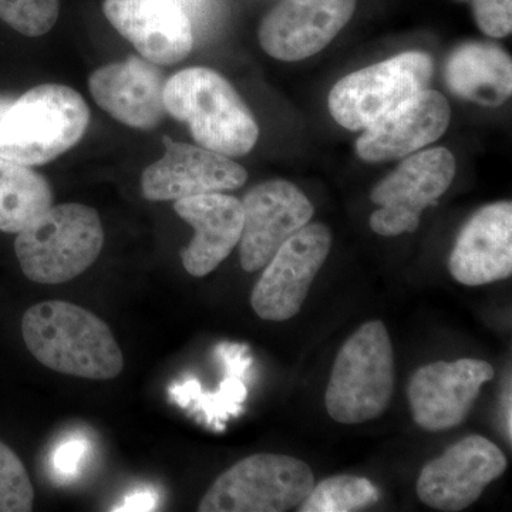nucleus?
Instances as JSON below:
<instances>
[{"mask_svg":"<svg viewBox=\"0 0 512 512\" xmlns=\"http://www.w3.org/2000/svg\"><path fill=\"white\" fill-rule=\"evenodd\" d=\"M474 18L481 32L505 37L512 30V0H473Z\"/></svg>","mask_w":512,"mask_h":512,"instance_id":"obj_25","label":"nucleus"},{"mask_svg":"<svg viewBox=\"0 0 512 512\" xmlns=\"http://www.w3.org/2000/svg\"><path fill=\"white\" fill-rule=\"evenodd\" d=\"M454 175L456 158L447 148L410 154L373 188L370 200L380 208L370 217V227L382 237L416 231L421 212L439 201Z\"/></svg>","mask_w":512,"mask_h":512,"instance_id":"obj_8","label":"nucleus"},{"mask_svg":"<svg viewBox=\"0 0 512 512\" xmlns=\"http://www.w3.org/2000/svg\"><path fill=\"white\" fill-rule=\"evenodd\" d=\"M165 110L190 126L201 147L242 157L255 147L259 127L231 83L215 70L190 67L165 82Z\"/></svg>","mask_w":512,"mask_h":512,"instance_id":"obj_2","label":"nucleus"},{"mask_svg":"<svg viewBox=\"0 0 512 512\" xmlns=\"http://www.w3.org/2000/svg\"><path fill=\"white\" fill-rule=\"evenodd\" d=\"M505 470L507 458L493 441L468 436L424 466L417 480V495L433 510H466Z\"/></svg>","mask_w":512,"mask_h":512,"instance_id":"obj_10","label":"nucleus"},{"mask_svg":"<svg viewBox=\"0 0 512 512\" xmlns=\"http://www.w3.org/2000/svg\"><path fill=\"white\" fill-rule=\"evenodd\" d=\"M103 12L147 62L173 66L191 53L190 18L177 0H106Z\"/></svg>","mask_w":512,"mask_h":512,"instance_id":"obj_15","label":"nucleus"},{"mask_svg":"<svg viewBox=\"0 0 512 512\" xmlns=\"http://www.w3.org/2000/svg\"><path fill=\"white\" fill-rule=\"evenodd\" d=\"M163 158L148 165L141 190L148 201H177L195 195L238 190L248 173L231 158L201 146L164 138Z\"/></svg>","mask_w":512,"mask_h":512,"instance_id":"obj_13","label":"nucleus"},{"mask_svg":"<svg viewBox=\"0 0 512 512\" xmlns=\"http://www.w3.org/2000/svg\"><path fill=\"white\" fill-rule=\"evenodd\" d=\"M35 490L22 460L0 441V512L33 510Z\"/></svg>","mask_w":512,"mask_h":512,"instance_id":"obj_23","label":"nucleus"},{"mask_svg":"<svg viewBox=\"0 0 512 512\" xmlns=\"http://www.w3.org/2000/svg\"><path fill=\"white\" fill-rule=\"evenodd\" d=\"M242 202L244 227L239 261L244 271L265 268L275 252L312 220L315 208L295 184L271 180L256 185Z\"/></svg>","mask_w":512,"mask_h":512,"instance_id":"obj_11","label":"nucleus"},{"mask_svg":"<svg viewBox=\"0 0 512 512\" xmlns=\"http://www.w3.org/2000/svg\"><path fill=\"white\" fill-rule=\"evenodd\" d=\"M315 487L305 461L261 453L238 461L202 497L200 512H285L295 510Z\"/></svg>","mask_w":512,"mask_h":512,"instance_id":"obj_6","label":"nucleus"},{"mask_svg":"<svg viewBox=\"0 0 512 512\" xmlns=\"http://www.w3.org/2000/svg\"><path fill=\"white\" fill-rule=\"evenodd\" d=\"M22 335L37 362L63 375L110 380L123 372V352L109 326L72 302L30 306L23 315Z\"/></svg>","mask_w":512,"mask_h":512,"instance_id":"obj_1","label":"nucleus"},{"mask_svg":"<svg viewBox=\"0 0 512 512\" xmlns=\"http://www.w3.org/2000/svg\"><path fill=\"white\" fill-rule=\"evenodd\" d=\"M504 419H505V431H507L508 440H510L511 443V437H512V427H511V392L508 390V392L504 393Z\"/></svg>","mask_w":512,"mask_h":512,"instance_id":"obj_27","label":"nucleus"},{"mask_svg":"<svg viewBox=\"0 0 512 512\" xmlns=\"http://www.w3.org/2000/svg\"><path fill=\"white\" fill-rule=\"evenodd\" d=\"M89 87L101 109L128 127L151 130L167 114L163 74L147 60L131 57L100 67L90 76Z\"/></svg>","mask_w":512,"mask_h":512,"instance_id":"obj_18","label":"nucleus"},{"mask_svg":"<svg viewBox=\"0 0 512 512\" xmlns=\"http://www.w3.org/2000/svg\"><path fill=\"white\" fill-rule=\"evenodd\" d=\"M450 274L461 285L481 286L512 274V204L494 202L466 222L451 251Z\"/></svg>","mask_w":512,"mask_h":512,"instance_id":"obj_17","label":"nucleus"},{"mask_svg":"<svg viewBox=\"0 0 512 512\" xmlns=\"http://www.w3.org/2000/svg\"><path fill=\"white\" fill-rule=\"evenodd\" d=\"M434 64L423 52H404L343 77L329 94L333 120L350 131L366 130L426 90Z\"/></svg>","mask_w":512,"mask_h":512,"instance_id":"obj_7","label":"nucleus"},{"mask_svg":"<svg viewBox=\"0 0 512 512\" xmlns=\"http://www.w3.org/2000/svg\"><path fill=\"white\" fill-rule=\"evenodd\" d=\"M392 340L380 320L366 322L339 350L326 387L329 416L342 424L377 419L392 402Z\"/></svg>","mask_w":512,"mask_h":512,"instance_id":"obj_5","label":"nucleus"},{"mask_svg":"<svg viewBox=\"0 0 512 512\" xmlns=\"http://www.w3.org/2000/svg\"><path fill=\"white\" fill-rule=\"evenodd\" d=\"M52 205V188L43 175L0 157V231L19 234Z\"/></svg>","mask_w":512,"mask_h":512,"instance_id":"obj_21","label":"nucleus"},{"mask_svg":"<svg viewBox=\"0 0 512 512\" xmlns=\"http://www.w3.org/2000/svg\"><path fill=\"white\" fill-rule=\"evenodd\" d=\"M355 10L356 0H284L262 20L259 43L282 62L308 59L342 32Z\"/></svg>","mask_w":512,"mask_h":512,"instance_id":"obj_14","label":"nucleus"},{"mask_svg":"<svg viewBox=\"0 0 512 512\" xmlns=\"http://www.w3.org/2000/svg\"><path fill=\"white\" fill-rule=\"evenodd\" d=\"M450 120L446 97L436 90H423L367 127L357 140V156L367 163L410 156L439 140Z\"/></svg>","mask_w":512,"mask_h":512,"instance_id":"obj_16","label":"nucleus"},{"mask_svg":"<svg viewBox=\"0 0 512 512\" xmlns=\"http://www.w3.org/2000/svg\"><path fill=\"white\" fill-rule=\"evenodd\" d=\"M174 211L195 229L194 238L181 251L185 271L202 278L231 255L244 227L242 202L222 192L175 201Z\"/></svg>","mask_w":512,"mask_h":512,"instance_id":"obj_19","label":"nucleus"},{"mask_svg":"<svg viewBox=\"0 0 512 512\" xmlns=\"http://www.w3.org/2000/svg\"><path fill=\"white\" fill-rule=\"evenodd\" d=\"M89 121V106L76 90L40 84L0 119V157L28 167L50 163L82 140Z\"/></svg>","mask_w":512,"mask_h":512,"instance_id":"obj_3","label":"nucleus"},{"mask_svg":"<svg viewBox=\"0 0 512 512\" xmlns=\"http://www.w3.org/2000/svg\"><path fill=\"white\" fill-rule=\"evenodd\" d=\"M330 248L332 232L323 224H306L286 239L252 291L256 315L271 322H285L298 315Z\"/></svg>","mask_w":512,"mask_h":512,"instance_id":"obj_9","label":"nucleus"},{"mask_svg":"<svg viewBox=\"0 0 512 512\" xmlns=\"http://www.w3.org/2000/svg\"><path fill=\"white\" fill-rule=\"evenodd\" d=\"M446 82L461 99L483 107L501 106L511 97V57L498 46L467 43L448 57Z\"/></svg>","mask_w":512,"mask_h":512,"instance_id":"obj_20","label":"nucleus"},{"mask_svg":"<svg viewBox=\"0 0 512 512\" xmlns=\"http://www.w3.org/2000/svg\"><path fill=\"white\" fill-rule=\"evenodd\" d=\"M104 244L97 211L83 204L50 207L18 234L16 256L26 278L36 284L72 281L99 258Z\"/></svg>","mask_w":512,"mask_h":512,"instance_id":"obj_4","label":"nucleus"},{"mask_svg":"<svg viewBox=\"0 0 512 512\" xmlns=\"http://www.w3.org/2000/svg\"><path fill=\"white\" fill-rule=\"evenodd\" d=\"M13 103V100L10 97H0V119H2L3 114L8 111L10 104Z\"/></svg>","mask_w":512,"mask_h":512,"instance_id":"obj_28","label":"nucleus"},{"mask_svg":"<svg viewBox=\"0 0 512 512\" xmlns=\"http://www.w3.org/2000/svg\"><path fill=\"white\" fill-rule=\"evenodd\" d=\"M380 500V491L363 477L333 476L320 481L299 505L301 512H353Z\"/></svg>","mask_w":512,"mask_h":512,"instance_id":"obj_22","label":"nucleus"},{"mask_svg":"<svg viewBox=\"0 0 512 512\" xmlns=\"http://www.w3.org/2000/svg\"><path fill=\"white\" fill-rule=\"evenodd\" d=\"M83 454V446L80 443H69L60 448L56 454V467L62 473H72Z\"/></svg>","mask_w":512,"mask_h":512,"instance_id":"obj_26","label":"nucleus"},{"mask_svg":"<svg viewBox=\"0 0 512 512\" xmlns=\"http://www.w3.org/2000/svg\"><path fill=\"white\" fill-rule=\"evenodd\" d=\"M494 367L480 359L434 362L410 379L407 396L413 420L427 431H444L463 423Z\"/></svg>","mask_w":512,"mask_h":512,"instance_id":"obj_12","label":"nucleus"},{"mask_svg":"<svg viewBox=\"0 0 512 512\" xmlns=\"http://www.w3.org/2000/svg\"><path fill=\"white\" fill-rule=\"evenodd\" d=\"M59 12V0H0V19L25 36L46 35Z\"/></svg>","mask_w":512,"mask_h":512,"instance_id":"obj_24","label":"nucleus"}]
</instances>
